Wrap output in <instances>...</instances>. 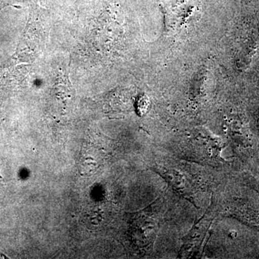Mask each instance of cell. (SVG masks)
<instances>
[{
  "mask_svg": "<svg viewBox=\"0 0 259 259\" xmlns=\"http://www.w3.org/2000/svg\"><path fill=\"white\" fill-rule=\"evenodd\" d=\"M156 171L181 195L193 202L194 186L190 177H187L185 174L174 168L161 166L159 170Z\"/></svg>",
  "mask_w": 259,
  "mask_h": 259,
  "instance_id": "4",
  "label": "cell"
},
{
  "mask_svg": "<svg viewBox=\"0 0 259 259\" xmlns=\"http://www.w3.org/2000/svg\"><path fill=\"white\" fill-rule=\"evenodd\" d=\"M215 209L213 206H210L209 210L192 227L188 234L184 238L180 255L186 258L193 256L199 253L205 240L209 227L215 218Z\"/></svg>",
  "mask_w": 259,
  "mask_h": 259,
  "instance_id": "2",
  "label": "cell"
},
{
  "mask_svg": "<svg viewBox=\"0 0 259 259\" xmlns=\"http://www.w3.org/2000/svg\"><path fill=\"white\" fill-rule=\"evenodd\" d=\"M165 18V29L168 32L177 31L194 14V0H160Z\"/></svg>",
  "mask_w": 259,
  "mask_h": 259,
  "instance_id": "1",
  "label": "cell"
},
{
  "mask_svg": "<svg viewBox=\"0 0 259 259\" xmlns=\"http://www.w3.org/2000/svg\"><path fill=\"white\" fill-rule=\"evenodd\" d=\"M248 180L249 181L250 185L254 187L255 190L258 191L259 192V181L255 180L254 178L252 177H248Z\"/></svg>",
  "mask_w": 259,
  "mask_h": 259,
  "instance_id": "5",
  "label": "cell"
},
{
  "mask_svg": "<svg viewBox=\"0 0 259 259\" xmlns=\"http://www.w3.org/2000/svg\"><path fill=\"white\" fill-rule=\"evenodd\" d=\"M132 220L131 232L134 241L141 247L152 243L158 229V221L150 211L138 213Z\"/></svg>",
  "mask_w": 259,
  "mask_h": 259,
  "instance_id": "3",
  "label": "cell"
},
{
  "mask_svg": "<svg viewBox=\"0 0 259 259\" xmlns=\"http://www.w3.org/2000/svg\"><path fill=\"white\" fill-rule=\"evenodd\" d=\"M7 5H3L2 4V3H0V10L3 9V8H4L5 6H6Z\"/></svg>",
  "mask_w": 259,
  "mask_h": 259,
  "instance_id": "6",
  "label": "cell"
}]
</instances>
